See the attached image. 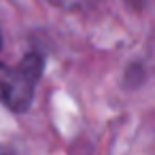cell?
I'll use <instances>...</instances> for the list:
<instances>
[{
	"label": "cell",
	"mask_w": 155,
	"mask_h": 155,
	"mask_svg": "<svg viewBox=\"0 0 155 155\" xmlns=\"http://www.w3.org/2000/svg\"><path fill=\"white\" fill-rule=\"evenodd\" d=\"M45 60L38 53H28L17 68L0 62V100L13 113H26L34 98L36 81L41 79Z\"/></svg>",
	"instance_id": "obj_1"
},
{
	"label": "cell",
	"mask_w": 155,
	"mask_h": 155,
	"mask_svg": "<svg viewBox=\"0 0 155 155\" xmlns=\"http://www.w3.org/2000/svg\"><path fill=\"white\" fill-rule=\"evenodd\" d=\"M51 2H55V5H60V7H74V5L81 2V0H51Z\"/></svg>",
	"instance_id": "obj_2"
},
{
	"label": "cell",
	"mask_w": 155,
	"mask_h": 155,
	"mask_svg": "<svg viewBox=\"0 0 155 155\" xmlns=\"http://www.w3.org/2000/svg\"><path fill=\"white\" fill-rule=\"evenodd\" d=\"M0 49H2V36H0Z\"/></svg>",
	"instance_id": "obj_3"
}]
</instances>
